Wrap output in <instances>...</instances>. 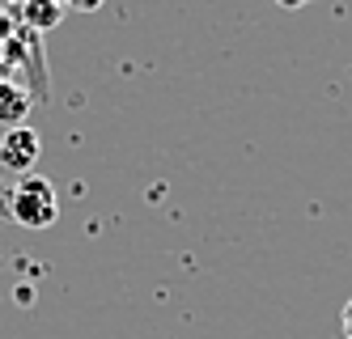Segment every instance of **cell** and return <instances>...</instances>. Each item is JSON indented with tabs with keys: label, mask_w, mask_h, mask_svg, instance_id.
<instances>
[{
	"label": "cell",
	"mask_w": 352,
	"mask_h": 339,
	"mask_svg": "<svg viewBox=\"0 0 352 339\" xmlns=\"http://www.w3.org/2000/svg\"><path fill=\"white\" fill-rule=\"evenodd\" d=\"M0 212L26 229H47L60 217V195L47 178L21 174L13 182H0Z\"/></svg>",
	"instance_id": "cell-1"
},
{
	"label": "cell",
	"mask_w": 352,
	"mask_h": 339,
	"mask_svg": "<svg viewBox=\"0 0 352 339\" xmlns=\"http://www.w3.org/2000/svg\"><path fill=\"white\" fill-rule=\"evenodd\" d=\"M38 153H43V140L30 123L21 127H9L5 140H0V166L9 170V178H21V174H34L38 166Z\"/></svg>",
	"instance_id": "cell-2"
},
{
	"label": "cell",
	"mask_w": 352,
	"mask_h": 339,
	"mask_svg": "<svg viewBox=\"0 0 352 339\" xmlns=\"http://www.w3.org/2000/svg\"><path fill=\"white\" fill-rule=\"evenodd\" d=\"M30 107H34V94L26 85H17L13 76L0 81V123H5V127H21L26 115H30Z\"/></svg>",
	"instance_id": "cell-3"
},
{
	"label": "cell",
	"mask_w": 352,
	"mask_h": 339,
	"mask_svg": "<svg viewBox=\"0 0 352 339\" xmlns=\"http://www.w3.org/2000/svg\"><path fill=\"white\" fill-rule=\"evenodd\" d=\"M64 17V5L60 0H21V25L34 34H47V30H56Z\"/></svg>",
	"instance_id": "cell-4"
},
{
	"label": "cell",
	"mask_w": 352,
	"mask_h": 339,
	"mask_svg": "<svg viewBox=\"0 0 352 339\" xmlns=\"http://www.w3.org/2000/svg\"><path fill=\"white\" fill-rule=\"evenodd\" d=\"M60 5L72 9V13H98V9L107 5V0H60Z\"/></svg>",
	"instance_id": "cell-5"
},
{
	"label": "cell",
	"mask_w": 352,
	"mask_h": 339,
	"mask_svg": "<svg viewBox=\"0 0 352 339\" xmlns=\"http://www.w3.org/2000/svg\"><path fill=\"white\" fill-rule=\"evenodd\" d=\"M340 322H344V335H348V339H352V301H348V305H344V318H340Z\"/></svg>",
	"instance_id": "cell-6"
},
{
	"label": "cell",
	"mask_w": 352,
	"mask_h": 339,
	"mask_svg": "<svg viewBox=\"0 0 352 339\" xmlns=\"http://www.w3.org/2000/svg\"><path fill=\"white\" fill-rule=\"evenodd\" d=\"M276 5H280V9H306L310 0H276Z\"/></svg>",
	"instance_id": "cell-7"
}]
</instances>
